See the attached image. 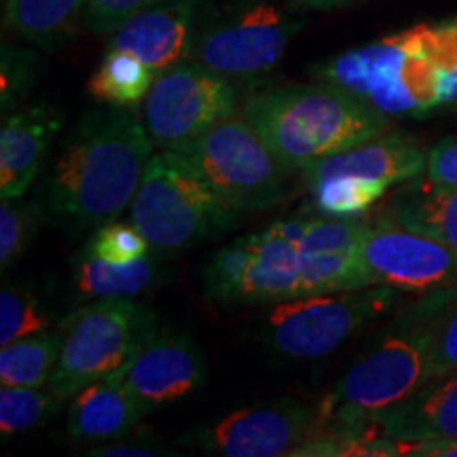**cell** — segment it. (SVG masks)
Returning a JSON list of instances; mask_svg holds the SVG:
<instances>
[{
  "instance_id": "obj_1",
  "label": "cell",
  "mask_w": 457,
  "mask_h": 457,
  "mask_svg": "<svg viewBox=\"0 0 457 457\" xmlns=\"http://www.w3.org/2000/svg\"><path fill=\"white\" fill-rule=\"evenodd\" d=\"M153 148L138 106L102 104L87 112L41 180L38 214L68 236L117 220L134 202Z\"/></svg>"
},
{
  "instance_id": "obj_2",
  "label": "cell",
  "mask_w": 457,
  "mask_h": 457,
  "mask_svg": "<svg viewBox=\"0 0 457 457\" xmlns=\"http://www.w3.org/2000/svg\"><path fill=\"white\" fill-rule=\"evenodd\" d=\"M242 114L295 171L377 138L390 125L387 114L327 81L261 91L245 100Z\"/></svg>"
},
{
  "instance_id": "obj_3",
  "label": "cell",
  "mask_w": 457,
  "mask_h": 457,
  "mask_svg": "<svg viewBox=\"0 0 457 457\" xmlns=\"http://www.w3.org/2000/svg\"><path fill=\"white\" fill-rule=\"evenodd\" d=\"M436 301L438 290L428 293L345 370L322 400V430L360 424L428 384L430 322Z\"/></svg>"
},
{
  "instance_id": "obj_4",
  "label": "cell",
  "mask_w": 457,
  "mask_h": 457,
  "mask_svg": "<svg viewBox=\"0 0 457 457\" xmlns=\"http://www.w3.org/2000/svg\"><path fill=\"white\" fill-rule=\"evenodd\" d=\"M237 216L180 151L153 153L129 205V222L155 254L182 253L220 236Z\"/></svg>"
},
{
  "instance_id": "obj_5",
  "label": "cell",
  "mask_w": 457,
  "mask_h": 457,
  "mask_svg": "<svg viewBox=\"0 0 457 457\" xmlns=\"http://www.w3.org/2000/svg\"><path fill=\"white\" fill-rule=\"evenodd\" d=\"M313 77L352 91L387 117L443 106L441 74L426 49L421 24L327 60L313 68Z\"/></svg>"
},
{
  "instance_id": "obj_6",
  "label": "cell",
  "mask_w": 457,
  "mask_h": 457,
  "mask_svg": "<svg viewBox=\"0 0 457 457\" xmlns=\"http://www.w3.org/2000/svg\"><path fill=\"white\" fill-rule=\"evenodd\" d=\"M157 312L136 299H96L62 324V350L49 390L62 400L117 375L159 330Z\"/></svg>"
},
{
  "instance_id": "obj_7",
  "label": "cell",
  "mask_w": 457,
  "mask_h": 457,
  "mask_svg": "<svg viewBox=\"0 0 457 457\" xmlns=\"http://www.w3.org/2000/svg\"><path fill=\"white\" fill-rule=\"evenodd\" d=\"M180 153L237 214L278 204L295 171L244 114H233L214 125Z\"/></svg>"
},
{
  "instance_id": "obj_8",
  "label": "cell",
  "mask_w": 457,
  "mask_h": 457,
  "mask_svg": "<svg viewBox=\"0 0 457 457\" xmlns=\"http://www.w3.org/2000/svg\"><path fill=\"white\" fill-rule=\"evenodd\" d=\"M301 26L282 0H233L204 13L191 60L231 81L259 79L279 64Z\"/></svg>"
},
{
  "instance_id": "obj_9",
  "label": "cell",
  "mask_w": 457,
  "mask_h": 457,
  "mask_svg": "<svg viewBox=\"0 0 457 457\" xmlns=\"http://www.w3.org/2000/svg\"><path fill=\"white\" fill-rule=\"evenodd\" d=\"M394 290L390 286H369L279 301L265 318V339L273 352L286 358H327L390 310Z\"/></svg>"
},
{
  "instance_id": "obj_10",
  "label": "cell",
  "mask_w": 457,
  "mask_h": 457,
  "mask_svg": "<svg viewBox=\"0 0 457 457\" xmlns=\"http://www.w3.org/2000/svg\"><path fill=\"white\" fill-rule=\"evenodd\" d=\"M237 104L239 94L231 79L188 57L157 74L140 112L153 146L182 151L214 125L233 117Z\"/></svg>"
},
{
  "instance_id": "obj_11",
  "label": "cell",
  "mask_w": 457,
  "mask_h": 457,
  "mask_svg": "<svg viewBox=\"0 0 457 457\" xmlns=\"http://www.w3.org/2000/svg\"><path fill=\"white\" fill-rule=\"evenodd\" d=\"M324 428L322 403L279 400L244 407L204 426L195 443L204 453L222 457L293 455Z\"/></svg>"
},
{
  "instance_id": "obj_12",
  "label": "cell",
  "mask_w": 457,
  "mask_h": 457,
  "mask_svg": "<svg viewBox=\"0 0 457 457\" xmlns=\"http://www.w3.org/2000/svg\"><path fill=\"white\" fill-rule=\"evenodd\" d=\"M360 256L377 286L424 295L457 286L453 248L384 214L377 225L364 228Z\"/></svg>"
},
{
  "instance_id": "obj_13",
  "label": "cell",
  "mask_w": 457,
  "mask_h": 457,
  "mask_svg": "<svg viewBox=\"0 0 457 457\" xmlns=\"http://www.w3.org/2000/svg\"><path fill=\"white\" fill-rule=\"evenodd\" d=\"M123 386L148 413L176 404L205 384L208 367L197 343L176 330H157L121 373Z\"/></svg>"
},
{
  "instance_id": "obj_14",
  "label": "cell",
  "mask_w": 457,
  "mask_h": 457,
  "mask_svg": "<svg viewBox=\"0 0 457 457\" xmlns=\"http://www.w3.org/2000/svg\"><path fill=\"white\" fill-rule=\"evenodd\" d=\"M202 17L199 0H165L117 28L111 34L108 49L125 51L155 74H162L191 57Z\"/></svg>"
},
{
  "instance_id": "obj_15",
  "label": "cell",
  "mask_w": 457,
  "mask_h": 457,
  "mask_svg": "<svg viewBox=\"0 0 457 457\" xmlns=\"http://www.w3.org/2000/svg\"><path fill=\"white\" fill-rule=\"evenodd\" d=\"M428 151L413 136L381 134L362 145L335 153L301 170L305 182L318 179H358L392 187L426 174Z\"/></svg>"
},
{
  "instance_id": "obj_16",
  "label": "cell",
  "mask_w": 457,
  "mask_h": 457,
  "mask_svg": "<svg viewBox=\"0 0 457 457\" xmlns=\"http://www.w3.org/2000/svg\"><path fill=\"white\" fill-rule=\"evenodd\" d=\"M64 123L60 108L47 102L3 117L0 128V197H24L41 174L45 155Z\"/></svg>"
},
{
  "instance_id": "obj_17",
  "label": "cell",
  "mask_w": 457,
  "mask_h": 457,
  "mask_svg": "<svg viewBox=\"0 0 457 457\" xmlns=\"http://www.w3.org/2000/svg\"><path fill=\"white\" fill-rule=\"evenodd\" d=\"M148 413L121 377L108 375L83 386L71 398L66 417L68 436L77 443H102L121 438Z\"/></svg>"
},
{
  "instance_id": "obj_18",
  "label": "cell",
  "mask_w": 457,
  "mask_h": 457,
  "mask_svg": "<svg viewBox=\"0 0 457 457\" xmlns=\"http://www.w3.org/2000/svg\"><path fill=\"white\" fill-rule=\"evenodd\" d=\"M370 420L381 434L400 441L457 436V369L428 381L403 403L379 411Z\"/></svg>"
},
{
  "instance_id": "obj_19",
  "label": "cell",
  "mask_w": 457,
  "mask_h": 457,
  "mask_svg": "<svg viewBox=\"0 0 457 457\" xmlns=\"http://www.w3.org/2000/svg\"><path fill=\"white\" fill-rule=\"evenodd\" d=\"M250 242L253 256L239 288L237 303L261 305L303 296L301 250L279 236L271 225L259 233H250Z\"/></svg>"
},
{
  "instance_id": "obj_20",
  "label": "cell",
  "mask_w": 457,
  "mask_h": 457,
  "mask_svg": "<svg viewBox=\"0 0 457 457\" xmlns=\"http://www.w3.org/2000/svg\"><path fill=\"white\" fill-rule=\"evenodd\" d=\"M165 282L155 253L131 262H108L81 250L72 261V286L81 299H138Z\"/></svg>"
},
{
  "instance_id": "obj_21",
  "label": "cell",
  "mask_w": 457,
  "mask_h": 457,
  "mask_svg": "<svg viewBox=\"0 0 457 457\" xmlns=\"http://www.w3.org/2000/svg\"><path fill=\"white\" fill-rule=\"evenodd\" d=\"M384 216L426 233L457 253V187L417 176L392 197Z\"/></svg>"
},
{
  "instance_id": "obj_22",
  "label": "cell",
  "mask_w": 457,
  "mask_h": 457,
  "mask_svg": "<svg viewBox=\"0 0 457 457\" xmlns=\"http://www.w3.org/2000/svg\"><path fill=\"white\" fill-rule=\"evenodd\" d=\"M85 0H3L4 26L45 51H57L83 26Z\"/></svg>"
},
{
  "instance_id": "obj_23",
  "label": "cell",
  "mask_w": 457,
  "mask_h": 457,
  "mask_svg": "<svg viewBox=\"0 0 457 457\" xmlns=\"http://www.w3.org/2000/svg\"><path fill=\"white\" fill-rule=\"evenodd\" d=\"M155 79L157 74L142 64L138 57L106 47L104 57L91 74L87 91L100 104L138 106Z\"/></svg>"
},
{
  "instance_id": "obj_24",
  "label": "cell",
  "mask_w": 457,
  "mask_h": 457,
  "mask_svg": "<svg viewBox=\"0 0 457 457\" xmlns=\"http://www.w3.org/2000/svg\"><path fill=\"white\" fill-rule=\"evenodd\" d=\"M62 350V328L26 337L0 350V384L47 387Z\"/></svg>"
},
{
  "instance_id": "obj_25",
  "label": "cell",
  "mask_w": 457,
  "mask_h": 457,
  "mask_svg": "<svg viewBox=\"0 0 457 457\" xmlns=\"http://www.w3.org/2000/svg\"><path fill=\"white\" fill-rule=\"evenodd\" d=\"M296 250L307 254L358 253L367 222L327 216V219H290L271 225Z\"/></svg>"
},
{
  "instance_id": "obj_26",
  "label": "cell",
  "mask_w": 457,
  "mask_h": 457,
  "mask_svg": "<svg viewBox=\"0 0 457 457\" xmlns=\"http://www.w3.org/2000/svg\"><path fill=\"white\" fill-rule=\"evenodd\" d=\"M64 400L47 387L3 386L0 387V434L4 438L13 434L37 430L54 420Z\"/></svg>"
},
{
  "instance_id": "obj_27",
  "label": "cell",
  "mask_w": 457,
  "mask_h": 457,
  "mask_svg": "<svg viewBox=\"0 0 457 457\" xmlns=\"http://www.w3.org/2000/svg\"><path fill=\"white\" fill-rule=\"evenodd\" d=\"M307 187H310L316 210L327 216H341V219L367 212L390 188L381 182L358 179H318L307 182Z\"/></svg>"
},
{
  "instance_id": "obj_28",
  "label": "cell",
  "mask_w": 457,
  "mask_h": 457,
  "mask_svg": "<svg viewBox=\"0 0 457 457\" xmlns=\"http://www.w3.org/2000/svg\"><path fill=\"white\" fill-rule=\"evenodd\" d=\"M51 318L41 299L24 286L4 284L0 293V347L45 333Z\"/></svg>"
},
{
  "instance_id": "obj_29",
  "label": "cell",
  "mask_w": 457,
  "mask_h": 457,
  "mask_svg": "<svg viewBox=\"0 0 457 457\" xmlns=\"http://www.w3.org/2000/svg\"><path fill=\"white\" fill-rule=\"evenodd\" d=\"M457 369V286L438 290L436 310L430 322V364L428 381Z\"/></svg>"
},
{
  "instance_id": "obj_30",
  "label": "cell",
  "mask_w": 457,
  "mask_h": 457,
  "mask_svg": "<svg viewBox=\"0 0 457 457\" xmlns=\"http://www.w3.org/2000/svg\"><path fill=\"white\" fill-rule=\"evenodd\" d=\"M37 204H24L21 197L3 199L0 204V267L7 271L28 248L37 228Z\"/></svg>"
},
{
  "instance_id": "obj_31",
  "label": "cell",
  "mask_w": 457,
  "mask_h": 457,
  "mask_svg": "<svg viewBox=\"0 0 457 457\" xmlns=\"http://www.w3.org/2000/svg\"><path fill=\"white\" fill-rule=\"evenodd\" d=\"M85 250L108 262H131L153 254L148 239L134 225L108 222L91 233Z\"/></svg>"
},
{
  "instance_id": "obj_32",
  "label": "cell",
  "mask_w": 457,
  "mask_h": 457,
  "mask_svg": "<svg viewBox=\"0 0 457 457\" xmlns=\"http://www.w3.org/2000/svg\"><path fill=\"white\" fill-rule=\"evenodd\" d=\"M37 55L30 51L3 47V87H0V100H3V112H13L28 89L32 87L34 79H37Z\"/></svg>"
},
{
  "instance_id": "obj_33",
  "label": "cell",
  "mask_w": 457,
  "mask_h": 457,
  "mask_svg": "<svg viewBox=\"0 0 457 457\" xmlns=\"http://www.w3.org/2000/svg\"><path fill=\"white\" fill-rule=\"evenodd\" d=\"M165 0H85L83 28L91 34H112L129 17Z\"/></svg>"
},
{
  "instance_id": "obj_34",
  "label": "cell",
  "mask_w": 457,
  "mask_h": 457,
  "mask_svg": "<svg viewBox=\"0 0 457 457\" xmlns=\"http://www.w3.org/2000/svg\"><path fill=\"white\" fill-rule=\"evenodd\" d=\"M426 176L441 185L457 187V138H445L428 151Z\"/></svg>"
},
{
  "instance_id": "obj_35",
  "label": "cell",
  "mask_w": 457,
  "mask_h": 457,
  "mask_svg": "<svg viewBox=\"0 0 457 457\" xmlns=\"http://www.w3.org/2000/svg\"><path fill=\"white\" fill-rule=\"evenodd\" d=\"M400 455L413 457H457V436L400 441Z\"/></svg>"
},
{
  "instance_id": "obj_36",
  "label": "cell",
  "mask_w": 457,
  "mask_h": 457,
  "mask_svg": "<svg viewBox=\"0 0 457 457\" xmlns=\"http://www.w3.org/2000/svg\"><path fill=\"white\" fill-rule=\"evenodd\" d=\"M91 455L100 457H159V455H174L171 451H163L159 447H148V445H134V443H114L104 445L91 451Z\"/></svg>"
},
{
  "instance_id": "obj_37",
  "label": "cell",
  "mask_w": 457,
  "mask_h": 457,
  "mask_svg": "<svg viewBox=\"0 0 457 457\" xmlns=\"http://www.w3.org/2000/svg\"><path fill=\"white\" fill-rule=\"evenodd\" d=\"M296 3H299L301 7L327 11V9H335V7H341V4L352 3V0H296Z\"/></svg>"
},
{
  "instance_id": "obj_38",
  "label": "cell",
  "mask_w": 457,
  "mask_h": 457,
  "mask_svg": "<svg viewBox=\"0 0 457 457\" xmlns=\"http://www.w3.org/2000/svg\"><path fill=\"white\" fill-rule=\"evenodd\" d=\"M443 106H457V74L441 89Z\"/></svg>"
}]
</instances>
